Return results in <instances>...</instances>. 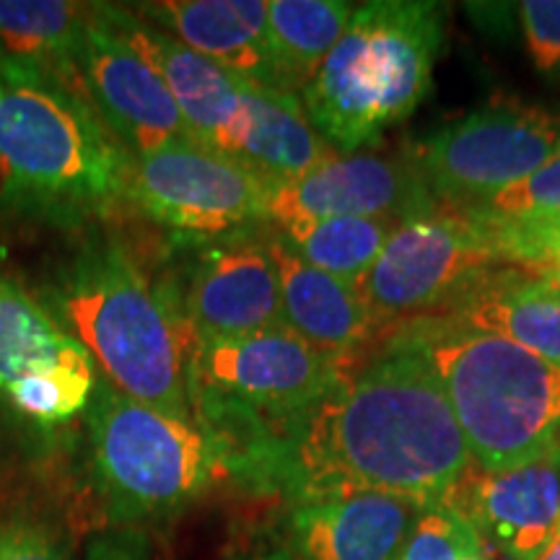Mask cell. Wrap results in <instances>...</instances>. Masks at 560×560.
I'll return each mask as SVG.
<instances>
[{
    "label": "cell",
    "mask_w": 560,
    "mask_h": 560,
    "mask_svg": "<svg viewBox=\"0 0 560 560\" xmlns=\"http://www.w3.org/2000/svg\"><path fill=\"white\" fill-rule=\"evenodd\" d=\"M75 66L89 102L132 156L192 140L166 81L117 30L107 3L89 5Z\"/></svg>",
    "instance_id": "8fae6325"
},
{
    "label": "cell",
    "mask_w": 560,
    "mask_h": 560,
    "mask_svg": "<svg viewBox=\"0 0 560 560\" xmlns=\"http://www.w3.org/2000/svg\"><path fill=\"white\" fill-rule=\"evenodd\" d=\"M450 319L467 330L501 335L560 366V304L542 296L524 272L486 280L452 306Z\"/></svg>",
    "instance_id": "44dd1931"
},
{
    "label": "cell",
    "mask_w": 560,
    "mask_h": 560,
    "mask_svg": "<svg viewBox=\"0 0 560 560\" xmlns=\"http://www.w3.org/2000/svg\"><path fill=\"white\" fill-rule=\"evenodd\" d=\"M436 206L416 159L384 156L374 151L338 153L317 170L276 185L268 219L276 226L327 219H410Z\"/></svg>",
    "instance_id": "7c38bea8"
},
{
    "label": "cell",
    "mask_w": 560,
    "mask_h": 560,
    "mask_svg": "<svg viewBox=\"0 0 560 560\" xmlns=\"http://www.w3.org/2000/svg\"><path fill=\"white\" fill-rule=\"evenodd\" d=\"M280 278L283 325L322 353L353 361L376 330L361 291L299 257L280 236L268 240Z\"/></svg>",
    "instance_id": "ac0fdd59"
},
{
    "label": "cell",
    "mask_w": 560,
    "mask_h": 560,
    "mask_svg": "<svg viewBox=\"0 0 560 560\" xmlns=\"http://www.w3.org/2000/svg\"><path fill=\"white\" fill-rule=\"evenodd\" d=\"M231 560H301L293 550H249Z\"/></svg>",
    "instance_id": "1f68e13d"
},
{
    "label": "cell",
    "mask_w": 560,
    "mask_h": 560,
    "mask_svg": "<svg viewBox=\"0 0 560 560\" xmlns=\"http://www.w3.org/2000/svg\"><path fill=\"white\" fill-rule=\"evenodd\" d=\"M441 503L472 524L488 552L537 560L560 532V454L499 472L472 462Z\"/></svg>",
    "instance_id": "4fadbf2b"
},
{
    "label": "cell",
    "mask_w": 560,
    "mask_h": 560,
    "mask_svg": "<svg viewBox=\"0 0 560 560\" xmlns=\"http://www.w3.org/2000/svg\"><path fill=\"white\" fill-rule=\"evenodd\" d=\"M486 219H527V215H548L560 210V156L535 172L532 177L516 182L480 206L467 208Z\"/></svg>",
    "instance_id": "4316f807"
},
{
    "label": "cell",
    "mask_w": 560,
    "mask_h": 560,
    "mask_svg": "<svg viewBox=\"0 0 560 560\" xmlns=\"http://www.w3.org/2000/svg\"><path fill=\"white\" fill-rule=\"evenodd\" d=\"M537 560H560V532L552 537V542L540 552V558Z\"/></svg>",
    "instance_id": "d6a6232c"
},
{
    "label": "cell",
    "mask_w": 560,
    "mask_h": 560,
    "mask_svg": "<svg viewBox=\"0 0 560 560\" xmlns=\"http://www.w3.org/2000/svg\"><path fill=\"white\" fill-rule=\"evenodd\" d=\"M350 374V361L304 342L289 327L229 340H195L192 408L210 429L252 433L296 416Z\"/></svg>",
    "instance_id": "52a82bcc"
},
{
    "label": "cell",
    "mask_w": 560,
    "mask_h": 560,
    "mask_svg": "<svg viewBox=\"0 0 560 560\" xmlns=\"http://www.w3.org/2000/svg\"><path fill=\"white\" fill-rule=\"evenodd\" d=\"M459 560H493V558H490L488 548H486V545H482V548L470 550V552H467V556H462Z\"/></svg>",
    "instance_id": "836d02e7"
},
{
    "label": "cell",
    "mask_w": 560,
    "mask_h": 560,
    "mask_svg": "<svg viewBox=\"0 0 560 560\" xmlns=\"http://www.w3.org/2000/svg\"><path fill=\"white\" fill-rule=\"evenodd\" d=\"M52 304L112 387L172 416H195V338L182 299L151 280L128 247L91 240L62 270Z\"/></svg>",
    "instance_id": "7a4b0ae2"
},
{
    "label": "cell",
    "mask_w": 560,
    "mask_h": 560,
    "mask_svg": "<svg viewBox=\"0 0 560 560\" xmlns=\"http://www.w3.org/2000/svg\"><path fill=\"white\" fill-rule=\"evenodd\" d=\"M332 156L338 151L319 136L296 94L249 81L247 125L234 159L260 172L272 185H283Z\"/></svg>",
    "instance_id": "ffe728a7"
},
{
    "label": "cell",
    "mask_w": 560,
    "mask_h": 560,
    "mask_svg": "<svg viewBox=\"0 0 560 560\" xmlns=\"http://www.w3.org/2000/svg\"><path fill=\"white\" fill-rule=\"evenodd\" d=\"M524 276L542 296H548L560 304V265H545V268L524 270Z\"/></svg>",
    "instance_id": "4dcf8cb0"
},
{
    "label": "cell",
    "mask_w": 560,
    "mask_h": 560,
    "mask_svg": "<svg viewBox=\"0 0 560 560\" xmlns=\"http://www.w3.org/2000/svg\"><path fill=\"white\" fill-rule=\"evenodd\" d=\"M475 548H482V540L472 524L446 503H433L420 511L397 560H459Z\"/></svg>",
    "instance_id": "484cf974"
},
{
    "label": "cell",
    "mask_w": 560,
    "mask_h": 560,
    "mask_svg": "<svg viewBox=\"0 0 560 560\" xmlns=\"http://www.w3.org/2000/svg\"><path fill=\"white\" fill-rule=\"evenodd\" d=\"M400 221L402 219H389V215L296 221L280 226L278 236L314 268L359 289Z\"/></svg>",
    "instance_id": "cb8c5ba5"
},
{
    "label": "cell",
    "mask_w": 560,
    "mask_h": 560,
    "mask_svg": "<svg viewBox=\"0 0 560 560\" xmlns=\"http://www.w3.org/2000/svg\"><path fill=\"white\" fill-rule=\"evenodd\" d=\"M480 219L493 231L503 262H516L524 270L560 265V210L527 219Z\"/></svg>",
    "instance_id": "d4e9b609"
},
{
    "label": "cell",
    "mask_w": 560,
    "mask_h": 560,
    "mask_svg": "<svg viewBox=\"0 0 560 560\" xmlns=\"http://www.w3.org/2000/svg\"><path fill=\"white\" fill-rule=\"evenodd\" d=\"M346 0H268V34L278 89L301 94L346 34Z\"/></svg>",
    "instance_id": "7402d4cb"
},
{
    "label": "cell",
    "mask_w": 560,
    "mask_h": 560,
    "mask_svg": "<svg viewBox=\"0 0 560 560\" xmlns=\"http://www.w3.org/2000/svg\"><path fill=\"white\" fill-rule=\"evenodd\" d=\"M107 11L117 30L166 81L195 143L236 156L247 125L249 81L185 47L172 34L140 19L130 5L107 3Z\"/></svg>",
    "instance_id": "5bb4252c"
},
{
    "label": "cell",
    "mask_w": 560,
    "mask_h": 560,
    "mask_svg": "<svg viewBox=\"0 0 560 560\" xmlns=\"http://www.w3.org/2000/svg\"><path fill=\"white\" fill-rule=\"evenodd\" d=\"M91 3L0 0V68L83 89L79 47Z\"/></svg>",
    "instance_id": "d6986e66"
},
{
    "label": "cell",
    "mask_w": 560,
    "mask_h": 560,
    "mask_svg": "<svg viewBox=\"0 0 560 560\" xmlns=\"http://www.w3.org/2000/svg\"><path fill=\"white\" fill-rule=\"evenodd\" d=\"M132 153L86 91L0 68V200L19 215L81 223L128 202Z\"/></svg>",
    "instance_id": "3957f363"
},
{
    "label": "cell",
    "mask_w": 560,
    "mask_h": 560,
    "mask_svg": "<svg viewBox=\"0 0 560 560\" xmlns=\"http://www.w3.org/2000/svg\"><path fill=\"white\" fill-rule=\"evenodd\" d=\"M244 446L240 472L285 490L293 503L389 493L433 506L472 465L444 389L402 338Z\"/></svg>",
    "instance_id": "6da1fadb"
},
{
    "label": "cell",
    "mask_w": 560,
    "mask_h": 560,
    "mask_svg": "<svg viewBox=\"0 0 560 560\" xmlns=\"http://www.w3.org/2000/svg\"><path fill=\"white\" fill-rule=\"evenodd\" d=\"M0 560H73V545L52 520L13 514L0 524Z\"/></svg>",
    "instance_id": "83f0119b"
},
{
    "label": "cell",
    "mask_w": 560,
    "mask_h": 560,
    "mask_svg": "<svg viewBox=\"0 0 560 560\" xmlns=\"http://www.w3.org/2000/svg\"><path fill=\"white\" fill-rule=\"evenodd\" d=\"M83 560H153L151 540L140 527H109L96 532Z\"/></svg>",
    "instance_id": "f546056e"
},
{
    "label": "cell",
    "mask_w": 560,
    "mask_h": 560,
    "mask_svg": "<svg viewBox=\"0 0 560 560\" xmlns=\"http://www.w3.org/2000/svg\"><path fill=\"white\" fill-rule=\"evenodd\" d=\"M501 262L493 231L480 215L436 202L400 221L359 291L382 325L441 304L457 306Z\"/></svg>",
    "instance_id": "ba28073f"
},
{
    "label": "cell",
    "mask_w": 560,
    "mask_h": 560,
    "mask_svg": "<svg viewBox=\"0 0 560 560\" xmlns=\"http://www.w3.org/2000/svg\"><path fill=\"white\" fill-rule=\"evenodd\" d=\"M86 346L13 283H0V397L58 369Z\"/></svg>",
    "instance_id": "603a6c76"
},
{
    "label": "cell",
    "mask_w": 560,
    "mask_h": 560,
    "mask_svg": "<svg viewBox=\"0 0 560 560\" xmlns=\"http://www.w3.org/2000/svg\"><path fill=\"white\" fill-rule=\"evenodd\" d=\"M560 156V115L493 100L420 143L416 164L439 206L475 208Z\"/></svg>",
    "instance_id": "9c48e42d"
},
{
    "label": "cell",
    "mask_w": 560,
    "mask_h": 560,
    "mask_svg": "<svg viewBox=\"0 0 560 560\" xmlns=\"http://www.w3.org/2000/svg\"><path fill=\"white\" fill-rule=\"evenodd\" d=\"M272 182L195 140L132 156L128 202L185 234H231L268 219Z\"/></svg>",
    "instance_id": "30bf717a"
},
{
    "label": "cell",
    "mask_w": 560,
    "mask_h": 560,
    "mask_svg": "<svg viewBox=\"0 0 560 560\" xmlns=\"http://www.w3.org/2000/svg\"><path fill=\"white\" fill-rule=\"evenodd\" d=\"M190 50L240 79L278 89L268 34V0H159L132 5Z\"/></svg>",
    "instance_id": "e0dca14e"
},
{
    "label": "cell",
    "mask_w": 560,
    "mask_h": 560,
    "mask_svg": "<svg viewBox=\"0 0 560 560\" xmlns=\"http://www.w3.org/2000/svg\"><path fill=\"white\" fill-rule=\"evenodd\" d=\"M425 503L340 493L293 503L289 535L301 560H397Z\"/></svg>",
    "instance_id": "2e32d148"
},
{
    "label": "cell",
    "mask_w": 560,
    "mask_h": 560,
    "mask_svg": "<svg viewBox=\"0 0 560 560\" xmlns=\"http://www.w3.org/2000/svg\"><path fill=\"white\" fill-rule=\"evenodd\" d=\"M182 310L195 340H229L283 325L280 278L268 242H226L195 260Z\"/></svg>",
    "instance_id": "9a60e30c"
},
{
    "label": "cell",
    "mask_w": 560,
    "mask_h": 560,
    "mask_svg": "<svg viewBox=\"0 0 560 560\" xmlns=\"http://www.w3.org/2000/svg\"><path fill=\"white\" fill-rule=\"evenodd\" d=\"M400 338L429 363L480 470H511L560 454L556 363L450 317L418 322Z\"/></svg>",
    "instance_id": "277c9868"
},
{
    "label": "cell",
    "mask_w": 560,
    "mask_h": 560,
    "mask_svg": "<svg viewBox=\"0 0 560 560\" xmlns=\"http://www.w3.org/2000/svg\"><path fill=\"white\" fill-rule=\"evenodd\" d=\"M91 472L112 527L164 522L236 472L229 439L198 416L132 400L100 376L86 408Z\"/></svg>",
    "instance_id": "8992f818"
},
{
    "label": "cell",
    "mask_w": 560,
    "mask_h": 560,
    "mask_svg": "<svg viewBox=\"0 0 560 560\" xmlns=\"http://www.w3.org/2000/svg\"><path fill=\"white\" fill-rule=\"evenodd\" d=\"M520 13L532 62L545 79L560 81V0H524Z\"/></svg>",
    "instance_id": "f1b7e54d"
},
{
    "label": "cell",
    "mask_w": 560,
    "mask_h": 560,
    "mask_svg": "<svg viewBox=\"0 0 560 560\" xmlns=\"http://www.w3.org/2000/svg\"><path fill=\"white\" fill-rule=\"evenodd\" d=\"M446 32L439 3L376 0L353 11L346 34L299 100L338 153L371 145L416 112L431 89Z\"/></svg>",
    "instance_id": "5b68a950"
}]
</instances>
